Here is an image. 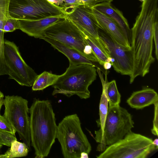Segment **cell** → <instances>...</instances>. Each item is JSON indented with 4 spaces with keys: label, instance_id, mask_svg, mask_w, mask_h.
<instances>
[{
    "label": "cell",
    "instance_id": "18",
    "mask_svg": "<svg viewBox=\"0 0 158 158\" xmlns=\"http://www.w3.org/2000/svg\"><path fill=\"white\" fill-rule=\"evenodd\" d=\"M82 32L85 41L96 56L98 62L102 66L107 58L110 57L105 44L100 38L97 40L87 33Z\"/></svg>",
    "mask_w": 158,
    "mask_h": 158
},
{
    "label": "cell",
    "instance_id": "8",
    "mask_svg": "<svg viewBox=\"0 0 158 158\" xmlns=\"http://www.w3.org/2000/svg\"><path fill=\"white\" fill-rule=\"evenodd\" d=\"M3 116L17 132L21 139L30 148L29 108L27 100L18 95H7L3 99Z\"/></svg>",
    "mask_w": 158,
    "mask_h": 158
},
{
    "label": "cell",
    "instance_id": "27",
    "mask_svg": "<svg viewBox=\"0 0 158 158\" xmlns=\"http://www.w3.org/2000/svg\"><path fill=\"white\" fill-rule=\"evenodd\" d=\"M154 114L153 120V127L151 132L154 135L158 136V101L154 104Z\"/></svg>",
    "mask_w": 158,
    "mask_h": 158
},
{
    "label": "cell",
    "instance_id": "9",
    "mask_svg": "<svg viewBox=\"0 0 158 158\" xmlns=\"http://www.w3.org/2000/svg\"><path fill=\"white\" fill-rule=\"evenodd\" d=\"M10 16L18 20H35L65 15L61 9L47 0H10Z\"/></svg>",
    "mask_w": 158,
    "mask_h": 158
},
{
    "label": "cell",
    "instance_id": "3",
    "mask_svg": "<svg viewBox=\"0 0 158 158\" xmlns=\"http://www.w3.org/2000/svg\"><path fill=\"white\" fill-rule=\"evenodd\" d=\"M96 67L87 64L69 63L66 71L52 85L54 89L52 95L60 94L70 97L76 95L81 99L89 98V87L96 79Z\"/></svg>",
    "mask_w": 158,
    "mask_h": 158
},
{
    "label": "cell",
    "instance_id": "6",
    "mask_svg": "<svg viewBox=\"0 0 158 158\" xmlns=\"http://www.w3.org/2000/svg\"><path fill=\"white\" fill-rule=\"evenodd\" d=\"M44 37L56 40L74 48L92 61L98 62L96 56L85 41L82 32L66 17L46 29L40 39Z\"/></svg>",
    "mask_w": 158,
    "mask_h": 158
},
{
    "label": "cell",
    "instance_id": "28",
    "mask_svg": "<svg viewBox=\"0 0 158 158\" xmlns=\"http://www.w3.org/2000/svg\"><path fill=\"white\" fill-rule=\"evenodd\" d=\"M153 38L155 46V54L158 60V19L154 23L153 27Z\"/></svg>",
    "mask_w": 158,
    "mask_h": 158
},
{
    "label": "cell",
    "instance_id": "11",
    "mask_svg": "<svg viewBox=\"0 0 158 158\" xmlns=\"http://www.w3.org/2000/svg\"><path fill=\"white\" fill-rule=\"evenodd\" d=\"M98 34L110 56L114 59L112 65L114 70L122 75L130 76L132 70L131 50L119 45L106 32L99 29Z\"/></svg>",
    "mask_w": 158,
    "mask_h": 158
},
{
    "label": "cell",
    "instance_id": "30",
    "mask_svg": "<svg viewBox=\"0 0 158 158\" xmlns=\"http://www.w3.org/2000/svg\"><path fill=\"white\" fill-rule=\"evenodd\" d=\"M48 2L52 4H54L56 6L61 7L63 5L65 0H47Z\"/></svg>",
    "mask_w": 158,
    "mask_h": 158
},
{
    "label": "cell",
    "instance_id": "14",
    "mask_svg": "<svg viewBox=\"0 0 158 158\" xmlns=\"http://www.w3.org/2000/svg\"><path fill=\"white\" fill-rule=\"evenodd\" d=\"M66 17L65 15L35 20H18L19 29L30 36L40 39L46 29Z\"/></svg>",
    "mask_w": 158,
    "mask_h": 158
},
{
    "label": "cell",
    "instance_id": "34",
    "mask_svg": "<svg viewBox=\"0 0 158 158\" xmlns=\"http://www.w3.org/2000/svg\"><path fill=\"white\" fill-rule=\"evenodd\" d=\"M4 97V95L3 93L0 91V101L3 99Z\"/></svg>",
    "mask_w": 158,
    "mask_h": 158
},
{
    "label": "cell",
    "instance_id": "19",
    "mask_svg": "<svg viewBox=\"0 0 158 158\" xmlns=\"http://www.w3.org/2000/svg\"><path fill=\"white\" fill-rule=\"evenodd\" d=\"M102 83V90L99 105V118L96 121L98 126L100 128L98 130L95 131V139L98 143L103 134L108 107V102L105 87L104 84Z\"/></svg>",
    "mask_w": 158,
    "mask_h": 158
},
{
    "label": "cell",
    "instance_id": "15",
    "mask_svg": "<svg viewBox=\"0 0 158 158\" xmlns=\"http://www.w3.org/2000/svg\"><path fill=\"white\" fill-rule=\"evenodd\" d=\"M92 7L113 20L120 27L130 44L131 30L127 20L120 10L114 6L111 2L100 3Z\"/></svg>",
    "mask_w": 158,
    "mask_h": 158
},
{
    "label": "cell",
    "instance_id": "22",
    "mask_svg": "<svg viewBox=\"0 0 158 158\" xmlns=\"http://www.w3.org/2000/svg\"><path fill=\"white\" fill-rule=\"evenodd\" d=\"M10 148L3 154L0 155V158H12L26 156L29 152V148L24 142L14 141Z\"/></svg>",
    "mask_w": 158,
    "mask_h": 158
},
{
    "label": "cell",
    "instance_id": "4",
    "mask_svg": "<svg viewBox=\"0 0 158 158\" xmlns=\"http://www.w3.org/2000/svg\"><path fill=\"white\" fill-rule=\"evenodd\" d=\"M56 138L61 147L65 158H80L81 153L89 154L91 146L81 127L77 114L65 116L57 127Z\"/></svg>",
    "mask_w": 158,
    "mask_h": 158
},
{
    "label": "cell",
    "instance_id": "1",
    "mask_svg": "<svg viewBox=\"0 0 158 158\" xmlns=\"http://www.w3.org/2000/svg\"><path fill=\"white\" fill-rule=\"evenodd\" d=\"M158 4L151 0L143 2L141 10L131 29V53L132 70L130 83L138 76L144 77L148 73L155 59L153 57V27L158 19Z\"/></svg>",
    "mask_w": 158,
    "mask_h": 158
},
{
    "label": "cell",
    "instance_id": "20",
    "mask_svg": "<svg viewBox=\"0 0 158 158\" xmlns=\"http://www.w3.org/2000/svg\"><path fill=\"white\" fill-rule=\"evenodd\" d=\"M100 69L97 68V72L99 74L102 83L104 84L107 98L108 106H114L119 105L121 96L119 93L115 80L108 82L106 78L103 79Z\"/></svg>",
    "mask_w": 158,
    "mask_h": 158
},
{
    "label": "cell",
    "instance_id": "26",
    "mask_svg": "<svg viewBox=\"0 0 158 158\" xmlns=\"http://www.w3.org/2000/svg\"><path fill=\"white\" fill-rule=\"evenodd\" d=\"M0 130L15 135L16 132L4 117L0 113Z\"/></svg>",
    "mask_w": 158,
    "mask_h": 158
},
{
    "label": "cell",
    "instance_id": "13",
    "mask_svg": "<svg viewBox=\"0 0 158 158\" xmlns=\"http://www.w3.org/2000/svg\"><path fill=\"white\" fill-rule=\"evenodd\" d=\"M91 9L90 7L80 5L66 16L81 32L87 33L97 40H100L99 28L91 15Z\"/></svg>",
    "mask_w": 158,
    "mask_h": 158
},
{
    "label": "cell",
    "instance_id": "31",
    "mask_svg": "<svg viewBox=\"0 0 158 158\" xmlns=\"http://www.w3.org/2000/svg\"><path fill=\"white\" fill-rule=\"evenodd\" d=\"M102 66L105 69L108 70L111 67L112 64L110 62H105Z\"/></svg>",
    "mask_w": 158,
    "mask_h": 158
},
{
    "label": "cell",
    "instance_id": "17",
    "mask_svg": "<svg viewBox=\"0 0 158 158\" xmlns=\"http://www.w3.org/2000/svg\"><path fill=\"white\" fill-rule=\"evenodd\" d=\"M41 39L50 44L54 48L65 56L70 63L74 64H87L95 65V62L89 59L74 48L50 38L44 37Z\"/></svg>",
    "mask_w": 158,
    "mask_h": 158
},
{
    "label": "cell",
    "instance_id": "5",
    "mask_svg": "<svg viewBox=\"0 0 158 158\" xmlns=\"http://www.w3.org/2000/svg\"><path fill=\"white\" fill-rule=\"evenodd\" d=\"M151 138L131 131L107 147L98 158H145L157 149Z\"/></svg>",
    "mask_w": 158,
    "mask_h": 158
},
{
    "label": "cell",
    "instance_id": "10",
    "mask_svg": "<svg viewBox=\"0 0 158 158\" xmlns=\"http://www.w3.org/2000/svg\"><path fill=\"white\" fill-rule=\"evenodd\" d=\"M4 55L6 73L9 78L22 86H32L38 75L24 61L13 42L4 40Z\"/></svg>",
    "mask_w": 158,
    "mask_h": 158
},
{
    "label": "cell",
    "instance_id": "16",
    "mask_svg": "<svg viewBox=\"0 0 158 158\" xmlns=\"http://www.w3.org/2000/svg\"><path fill=\"white\" fill-rule=\"evenodd\" d=\"M158 101V95L153 89L145 87L133 92L127 102L131 108L142 109Z\"/></svg>",
    "mask_w": 158,
    "mask_h": 158
},
{
    "label": "cell",
    "instance_id": "12",
    "mask_svg": "<svg viewBox=\"0 0 158 158\" xmlns=\"http://www.w3.org/2000/svg\"><path fill=\"white\" fill-rule=\"evenodd\" d=\"M90 13L99 29L106 32L119 45L131 50L130 43L120 27L113 20L93 7H91Z\"/></svg>",
    "mask_w": 158,
    "mask_h": 158
},
{
    "label": "cell",
    "instance_id": "33",
    "mask_svg": "<svg viewBox=\"0 0 158 158\" xmlns=\"http://www.w3.org/2000/svg\"><path fill=\"white\" fill-rule=\"evenodd\" d=\"M153 144L157 148H158V139L156 138L152 141Z\"/></svg>",
    "mask_w": 158,
    "mask_h": 158
},
{
    "label": "cell",
    "instance_id": "21",
    "mask_svg": "<svg viewBox=\"0 0 158 158\" xmlns=\"http://www.w3.org/2000/svg\"><path fill=\"white\" fill-rule=\"evenodd\" d=\"M60 76L46 71L44 72L37 76L32 85V90H42L52 86Z\"/></svg>",
    "mask_w": 158,
    "mask_h": 158
},
{
    "label": "cell",
    "instance_id": "7",
    "mask_svg": "<svg viewBox=\"0 0 158 158\" xmlns=\"http://www.w3.org/2000/svg\"><path fill=\"white\" fill-rule=\"evenodd\" d=\"M134 123L131 114L119 105L108 106L103 132L97 148L103 152L106 147L123 138L131 131Z\"/></svg>",
    "mask_w": 158,
    "mask_h": 158
},
{
    "label": "cell",
    "instance_id": "36",
    "mask_svg": "<svg viewBox=\"0 0 158 158\" xmlns=\"http://www.w3.org/2000/svg\"><path fill=\"white\" fill-rule=\"evenodd\" d=\"M138 0L140 1V2H143L144 1H145L146 0Z\"/></svg>",
    "mask_w": 158,
    "mask_h": 158
},
{
    "label": "cell",
    "instance_id": "2",
    "mask_svg": "<svg viewBox=\"0 0 158 158\" xmlns=\"http://www.w3.org/2000/svg\"><path fill=\"white\" fill-rule=\"evenodd\" d=\"M29 114L31 144L35 158L47 157L55 142L57 127L50 101L34 99Z\"/></svg>",
    "mask_w": 158,
    "mask_h": 158
},
{
    "label": "cell",
    "instance_id": "23",
    "mask_svg": "<svg viewBox=\"0 0 158 158\" xmlns=\"http://www.w3.org/2000/svg\"><path fill=\"white\" fill-rule=\"evenodd\" d=\"M15 140H17L15 135L0 130V144L10 147L12 143Z\"/></svg>",
    "mask_w": 158,
    "mask_h": 158
},
{
    "label": "cell",
    "instance_id": "24",
    "mask_svg": "<svg viewBox=\"0 0 158 158\" xmlns=\"http://www.w3.org/2000/svg\"><path fill=\"white\" fill-rule=\"evenodd\" d=\"M80 5L78 0H65L61 9L66 15L72 12L76 7Z\"/></svg>",
    "mask_w": 158,
    "mask_h": 158
},
{
    "label": "cell",
    "instance_id": "29",
    "mask_svg": "<svg viewBox=\"0 0 158 158\" xmlns=\"http://www.w3.org/2000/svg\"><path fill=\"white\" fill-rule=\"evenodd\" d=\"M81 5H84L92 7L95 5L102 2H112L113 0H78Z\"/></svg>",
    "mask_w": 158,
    "mask_h": 158
},
{
    "label": "cell",
    "instance_id": "37",
    "mask_svg": "<svg viewBox=\"0 0 158 158\" xmlns=\"http://www.w3.org/2000/svg\"><path fill=\"white\" fill-rule=\"evenodd\" d=\"M2 147V145L0 144V149Z\"/></svg>",
    "mask_w": 158,
    "mask_h": 158
},
{
    "label": "cell",
    "instance_id": "32",
    "mask_svg": "<svg viewBox=\"0 0 158 158\" xmlns=\"http://www.w3.org/2000/svg\"><path fill=\"white\" fill-rule=\"evenodd\" d=\"M89 154L85 152H82L81 154L80 158H88Z\"/></svg>",
    "mask_w": 158,
    "mask_h": 158
},
{
    "label": "cell",
    "instance_id": "25",
    "mask_svg": "<svg viewBox=\"0 0 158 158\" xmlns=\"http://www.w3.org/2000/svg\"><path fill=\"white\" fill-rule=\"evenodd\" d=\"M16 29H19V20L11 17L7 19L4 26V33L13 32Z\"/></svg>",
    "mask_w": 158,
    "mask_h": 158
},
{
    "label": "cell",
    "instance_id": "35",
    "mask_svg": "<svg viewBox=\"0 0 158 158\" xmlns=\"http://www.w3.org/2000/svg\"><path fill=\"white\" fill-rule=\"evenodd\" d=\"M3 105V99L0 101V110L2 106Z\"/></svg>",
    "mask_w": 158,
    "mask_h": 158
}]
</instances>
